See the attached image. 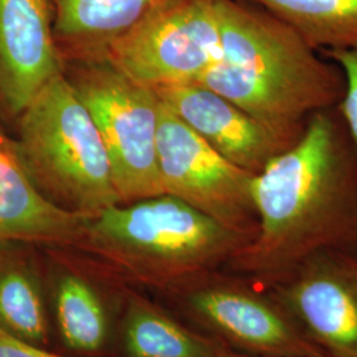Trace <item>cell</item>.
I'll return each instance as SVG.
<instances>
[{
  "instance_id": "obj_15",
  "label": "cell",
  "mask_w": 357,
  "mask_h": 357,
  "mask_svg": "<svg viewBox=\"0 0 357 357\" xmlns=\"http://www.w3.org/2000/svg\"><path fill=\"white\" fill-rule=\"evenodd\" d=\"M273 13L315 51L357 48V0H243Z\"/></svg>"
},
{
  "instance_id": "obj_20",
  "label": "cell",
  "mask_w": 357,
  "mask_h": 357,
  "mask_svg": "<svg viewBox=\"0 0 357 357\" xmlns=\"http://www.w3.org/2000/svg\"><path fill=\"white\" fill-rule=\"evenodd\" d=\"M216 357H255L249 356V355H243V354H238V352H234L229 348H225L222 345L218 344V349H217ZM301 357H330L326 356V355H321V356H301Z\"/></svg>"
},
{
  "instance_id": "obj_2",
  "label": "cell",
  "mask_w": 357,
  "mask_h": 357,
  "mask_svg": "<svg viewBox=\"0 0 357 357\" xmlns=\"http://www.w3.org/2000/svg\"><path fill=\"white\" fill-rule=\"evenodd\" d=\"M215 7L221 53L197 84L294 142L312 115L342 102V69L291 26L249 1L215 0Z\"/></svg>"
},
{
  "instance_id": "obj_18",
  "label": "cell",
  "mask_w": 357,
  "mask_h": 357,
  "mask_svg": "<svg viewBox=\"0 0 357 357\" xmlns=\"http://www.w3.org/2000/svg\"><path fill=\"white\" fill-rule=\"evenodd\" d=\"M337 65L345 78V93L337 109L357 151V48L320 52Z\"/></svg>"
},
{
  "instance_id": "obj_11",
  "label": "cell",
  "mask_w": 357,
  "mask_h": 357,
  "mask_svg": "<svg viewBox=\"0 0 357 357\" xmlns=\"http://www.w3.org/2000/svg\"><path fill=\"white\" fill-rule=\"evenodd\" d=\"M159 100L234 166L258 175L291 141L197 82L155 90Z\"/></svg>"
},
{
  "instance_id": "obj_12",
  "label": "cell",
  "mask_w": 357,
  "mask_h": 357,
  "mask_svg": "<svg viewBox=\"0 0 357 357\" xmlns=\"http://www.w3.org/2000/svg\"><path fill=\"white\" fill-rule=\"evenodd\" d=\"M90 218L65 211L38 191L16 139L0 125V243L76 246Z\"/></svg>"
},
{
  "instance_id": "obj_17",
  "label": "cell",
  "mask_w": 357,
  "mask_h": 357,
  "mask_svg": "<svg viewBox=\"0 0 357 357\" xmlns=\"http://www.w3.org/2000/svg\"><path fill=\"white\" fill-rule=\"evenodd\" d=\"M56 314L65 343L81 352L98 351L106 339L102 303L88 282L65 274L56 289Z\"/></svg>"
},
{
  "instance_id": "obj_14",
  "label": "cell",
  "mask_w": 357,
  "mask_h": 357,
  "mask_svg": "<svg viewBox=\"0 0 357 357\" xmlns=\"http://www.w3.org/2000/svg\"><path fill=\"white\" fill-rule=\"evenodd\" d=\"M31 243H0V328L29 344L47 343L48 324Z\"/></svg>"
},
{
  "instance_id": "obj_19",
  "label": "cell",
  "mask_w": 357,
  "mask_h": 357,
  "mask_svg": "<svg viewBox=\"0 0 357 357\" xmlns=\"http://www.w3.org/2000/svg\"><path fill=\"white\" fill-rule=\"evenodd\" d=\"M0 357H64L19 340L0 328Z\"/></svg>"
},
{
  "instance_id": "obj_8",
  "label": "cell",
  "mask_w": 357,
  "mask_h": 357,
  "mask_svg": "<svg viewBox=\"0 0 357 357\" xmlns=\"http://www.w3.org/2000/svg\"><path fill=\"white\" fill-rule=\"evenodd\" d=\"M158 167L165 193L253 240L258 231L252 183L255 175L231 165L159 105Z\"/></svg>"
},
{
  "instance_id": "obj_3",
  "label": "cell",
  "mask_w": 357,
  "mask_h": 357,
  "mask_svg": "<svg viewBox=\"0 0 357 357\" xmlns=\"http://www.w3.org/2000/svg\"><path fill=\"white\" fill-rule=\"evenodd\" d=\"M252 240L163 193L91 217L75 248L141 281L184 283L229 264Z\"/></svg>"
},
{
  "instance_id": "obj_16",
  "label": "cell",
  "mask_w": 357,
  "mask_h": 357,
  "mask_svg": "<svg viewBox=\"0 0 357 357\" xmlns=\"http://www.w3.org/2000/svg\"><path fill=\"white\" fill-rule=\"evenodd\" d=\"M123 342L130 357H216L218 343L142 301L128 305Z\"/></svg>"
},
{
  "instance_id": "obj_13",
  "label": "cell",
  "mask_w": 357,
  "mask_h": 357,
  "mask_svg": "<svg viewBox=\"0 0 357 357\" xmlns=\"http://www.w3.org/2000/svg\"><path fill=\"white\" fill-rule=\"evenodd\" d=\"M156 0H50L65 64L106 57L109 47Z\"/></svg>"
},
{
  "instance_id": "obj_6",
  "label": "cell",
  "mask_w": 357,
  "mask_h": 357,
  "mask_svg": "<svg viewBox=\"0 0 357 357\" xmlns=\"http://www.w3.org/2000/svg\"><path fill=\"white\" fill-rule=\"evenodd\" d=\"M220 53L215 0H156L106 57L155 91L197 82Z\"/></svg>"
},
{
  "instance_id": "obj_7",
  "label": "cell",
  "mask_w": 357,
  "mask_h": 357,
  "mask_svg": "<svg viewBox=\"0 0 357 357\" xmlns=\"http://www.w3.org/2000/svg\"><path fill=\"white\" fill-rule=\"evenodd\" d=\"M183 284L193 317L225 348L255 357L324 355L270 289L221 275L216 268Z\"/></svg>"
},
{
  "instance_id": "obj_5",
  "label": "cell",
  "mask_w": 357,
  "mask_h": 357,
  "mask_svg": "<svg viewBox=\"0 0 357 357\" xmlns=\"http://www.w3.org/2000/svg\"><path fill=\"white\" fill-rule=\"evenodd\" d=\"M64 75L101 134L121 204L163 195L156 93L125 75L107 57L68 63Z\"/></svg>"
},
{
  "instance_id": "obj_1",
  "label": "cell",
  "mask_w": 357,
  "mask_h": 357,
  "mask_svg": "<svg viewBox=\"0 0 357 357\" xmlns=\"http://www.w3.org/2000/svg\"><path fill=\"white\" fill-rule=\"evenodd\" d=\"M255 238L229 264L265 289L311 255L357 252V151L337 107L308 119L305 134L252 183Z\"/></svg>"
},
{
  "instance_id": "obj_10",
  "label": "cell",
  "mask_w": 357,
  "mask_h": 357,
  "mask_svg": "<svg viewBox=\"0 0 357 357\" xmlns=\"http://www.w3.org/2000/svg\"><path fill=\"white\" fill-rule=\"evenodd\" d=\"M64 70L50 0H0V118L16 122Z\"/></svg>"
},
{
  "instance_id": "obj_9",
  "label": "cell",
  "mask_w": 357,
  "mask_h": 357,
  "mask_svg": "<svg viewBox=\"0 0 357 357\" xmlns=\"http://www.w3.org/2000/svg\"><path fill=\"white\" fill-rule=\"evenodd\" d=\"M330 357H357V252L311 255L270 289Z\"/></svg>"
},
{
  "instance_id": "obj_4",
  "label": "cell",
  "mask_w": 357,
  "mask_h": 357,
  "mask_svg": "<svg viewBox=\"0 0 357 357\" xmlns=\"http://www.w3.org/2000/svg\"><path fill=\"white\" fill-rule=\"evenodd\" d=\"M15 123L26 169L53 204L89 217L121 204L101 134L64 73L38 91Z\"/></svg>"
}]
</instances>
